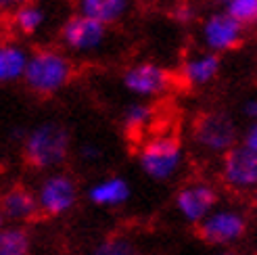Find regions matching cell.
<instances>
[{"instance_id":"ffe728a7","label":"cell","mask_w":257,"mask_h":255,"mask_svg":"<svg viewBox=\"0 0 257 255\" xmlns=\"http://www.w3.org/2000/svg\"><path fill=\"white\" fill-rule=\"evenodd\" d=\"M88 255H143L136 240L125 234H111L90 249Z\"/></svg>"},{"instance_id":"5b68a950","label":"cell","mask_w":257,"mask_h":255,"mask_svg":"<svg viewBox=\"0 0 257 255\" xmlns=\"http://www.w3.org/2000/svg\"><path fill=\"white\" fill-rule=\"evenodd\" d=\"M249 230L247 213L236 205H220L197 226V234L205 245L215 249H232Z\"/></svg>"},{"instance_id":"277c9868","label":"cell","mask_w":257,"mask_h":255,"mask_svg":"<svg viewBox=\"0 0 257 255\" xmlns=\"http://www.w3.org/2000/svg\"><path fill=\"white\" fill-rule=\"evenodd\" d=\"M80 195V182L75 180L73 174L65 170L44 174L36 186L38 207H40V215H44V218H65V215H69L78 207Z\"/></svg>"},{"instance_id":"5bb4252c","label":"cell","mask_w":257,"mask_h":255,"mask_svg":"<svg viewBox=\"0 0 257 255\" xmlns=\"http://www.w3.org/2000/svg\"><path fill=\"white\" fill-rule=\"evenodd\" d=\"M222 71V57L209 53V50H201V53L188 55L182 61L180 75L190 88H203L211 84Z\"/></svg>"},{"instance_id":"52a82bcc","label":"cell","mask_w":257,"mask_h":255,"mask_svg":"<svg viewBox=\"0 0 257 255\" xmlns=\"http://www.w3.org/2000/svg\"><path fill=\"white\" fill-rule=\"evenodd\" d=\"M220 207V190L207 180H190L174 195V209L188 226H199L207 215Z\"/></svg>"},{"instance_id":"e0dca14e","label":"cell","mask_w":257,"mask_h":255,"mask_svg":"<svg viewBox=\"0 0 257 255\" xmlns=\"http://www.w3.org/2000/svg\"><path fill=\"white\" fill-rule=\"evenodd\" d=\"M34 238L25 226L7 224L0 230V255H32Z\"/></svg>"},{"instance_id":"4316f807","label":"cell","mask_w":257,"mask_h":255,"mask_svg":"<svg viewBox=\"0 0 257 255\" xmlns=\"http://www.w3.org/2000/svg\"><path fill=\"white\" fill-rule=\"evenodd\" d=\"M211 255H242V253H238V251H234V249H217V251H213Z\"/></svg>"},{"instance_id":"7c38bea8","label":"cell","mask_w":257,"mask_h":255,"mask_svg":"<svg viewBox=\"0 0 257 255\" xmlns=\"http://www.w3.org/2000/svg\"><path fill=\"white\" fill-rule=\"evenodd\" d=\"M0 211H3L7 224H17L25 226L34 222L40 215L38 207L36 190L23 186V184H13L0 193Z\"/></svg>"},{"instance_id":"83f0119b","label":"cell","mask_w":257,"mask_h":255,"mask_svg":"<svg viewBox=\"0 0 257 255\" xmlns=\"http://www.w3.org/2000/svg\"><path fill=\"white\" fill-rule=\"evenodd\" d=\"M7 226V220H5V215H3V211H0V230Z\"/></svg>"},{"instance_id":"44dd1931","label":"cell","mask_w":257,"mask_h":255,"mask_svg":"<svg viewBox=\"0 0 257 255\" xmlns=\"http://www.w3.org/2000/svg\"><path fill=\"white\" fill-rule=\"evenodd\" d=\"M222 11L232 15L242 25H255L257 23V0H220Z\"/></svg>"},{"instance_id":"603a6c76","label":"cell","mask_w":257,"mask_h":255,"mask_svg":"<svg viewBox=\"0 0 257 255\" xmlns=\"http://www.w3.org/2000/svg\"><path fill=\"white\" fill-rule=\"evenodd\" d=\"M240 145L247 147L249 151L257 153V121H249V125L240 134Z\"/></svg>"},{"instance_id":"7a4b0ae2","label":"cell","mask_w":257,"mask_h":255,"mask_svg":"<svg viewBox=\"0 0 257 255\" xmlns=\"http://www.w3.org/2000/svg\"><path fill=\"white\" fill-rule=\"evenodd\" d=\"M73 73V61L63 50L44 46L30 55L23 84L36 96H55L71 84Z\"/></svg>"},{"instance_id":"d6986e66","label":"cell","mask_w":257,"mask_h":255,"mask_svg":"<svg viewBox=\"0 0 257 255\" xmlns=\"http://www.w3.org/2000/svg\"><path fill=\"white\" fill-rule=\"evenodd\" d=\"M44 23H46V11L36 3H28L13 13V25L23 36L38 34L44 28Z\"/></svg>"},{"instance_id":"30bf717a","label":"cell","mask_w":257,"mask_h":255,"mask_svg":"<svg viewBox=\"0 0 257 255\" xmlns=\"http://www.w3.org/2000/svg\"><path fill=\"white\" fill-rule=\"evenodd\" d=\"M121 86L136 98H159L172 88V73L155 61H138L121 73Z\"/></svg>"},{"instance_id":"4fadbf2b","label":"cell","mask_w":257,"mask_h":255,"mask_svg":"<svg viewBox=\"0 0 257 255\" xmlns=\"http://www.w3.org/2000/svg\"><path fill=\"white\" fill-rule=\"evenodd\" d=\"M86 199L90 205L98 209H117L132 199V184L125 176L119 174L102 176L88 186Z\"/></svg>"},{"instance_id":"cb8c5ba5","label":"cell","mask_w":257,"mask_h":255,"mask_svg":"<svg viewBox=\"0 0 257 255\" xmlns=\"http://www.w3.org/2000/svg\"><path fill=\"white\" fill-rule=\"evenodd\" d=\"M242 113H245V117L249 121H257V96H251L245 100V105H242Z\"/></svg>"},{"instance_id":"3957f363","label":"cell","mask_w":257,"mask_h":255,"mask_svg":"<svg viewBox=\"0 0 257 255\" xmlns=\"http://www.w3.org/2000/svg\"><path fill=\"white\" fill-rule=\"evenodd\" d=\"M136 163L149 180L170 182L184 168V147L172 134H153L138 147Z\"/></svg>"},{"instance_id":"ba28073f","label":"cell","mask_w":257,"mask_h":255,"mask_svg":"<svg viewBox=\"0 0 257 255\" xmlns=\"http://www.w3.org/2000/svg\"><path fill=\"white\" fill-rule=\"evenodd\" d=\"M220 180L232 193L253 195L257 190V153L240 143L230 149L220 161Z\"/></svg>"},{"instance_id":"6da1fadb","label":"cell","mask_w":257,"mask_h":255,"mask_svg":"<svg viewBox=\"0 0 257 255\" xmlns=\"http://www.w3.org/2000/svg\"><path fill=\"white\" fill-rule=\"evenodd\" d=\"M23 159L32 170L57 172L71 155V132L65 123L46 119L36 123L23 134Z\"/></svg>"},{"instance_id":"9a60e30c","label":"cell","mask_w":257,"mask_h":255,"mask_svg":"<svg viewBox=\"0 0 257 255\" xmlns=\"http://www.w3.org/2000/svg\"><path fill=\"white\" fill-rule=\"evenodd\" d=\"M30 55V50L15 40L0 42V86L23 82Z\"/></svg>"},{"instance_id":"8fae6325","label":"cell","mask_w":257,"mask_h":255,"mask_svg":"<svg viewBox=\"0 0 257 255\" xmlns=\"http://www.w3.org/2000/svg\"><path fill=\"white\" fill-rule=\"evenodd\" d=\"M242 38H245V25L222 9L209 13L201 23V42L205 50L220 57L238 48Z\"/></svg>"},{"instance_id":"484cf974","label":"cell","mask_w":257,"mask_h":255,"mask_svg":"<svg viewBox=\"0 0 257 255\" xmlns=\"http://www.w3.org/2000/svg\"><path fill=\"white\" fill-rule=\"evenodd\" d=\"M30 0H0V11H13L15 13L17 9H21L23 5H28Z\"/></svg>"},{"instance_id":"f1b7e54d","label":"cell","mask_w":257,"mask_h":255,"mask_svg":"<svg viewBox=\"0 0 257 255\" xmlns=\"http://www.w3.org/2000/svg\"><path fill=\"white\" fill-rule=\"evenodd\" d=\"M253 207L257 209V190H255V193H253Z\"/></svg>"},{"instance_id":"7402d4cb","label":"cell","mask_w":257,"mask_h":255,"mask_svg":"<svg viewBox=\"0 0 257 255\" xmlns=\"http://www.w3.org/2000/svg\"><path fill=\"white\" fill-rule=\"evenodd\" d=\"M78 155L82 161L86 163H94L102 157V149L96 145V143H84L80 149H78Z\"/></svg>"},{"instance_id":"8992f818","label":"cell","mask_w":257,"mask_h":255,"mask_svg":"<svg viewBox=\"0 0 257 255\" xmlns=\"http://www.w3.org/2000/svg\"><path fill=\"white\" fill-rule=\"evenodd\" d=\"M192 143L207 155L224 157L240 143V134L230 113L207 111L201 113L192 125Z\"/></svg>"},{"instance_id":"9c48e42d","label":"cell","mask_w":257,"mask_h":255,"mask_svg":"<svg viewBox=\"0 0 257 255\" xmlns=\"http://www.w3.org/2000/svg\"><path fill=\"white\" fill-rule=\"evenodd\" d=\"M59 38L63 46L71 50V53L88 55V53H96L98 48L105 46L109 38V28L82 15V13H73L71 17L63 21Z\"/></svg>"},{"instance_id":"2e32d148","label":"cell","mask_w":257,"mask_h":255,"mask_svg":"<svg viewBox=\"0 0 257 255\" xmlns=\"http://www.w3.org/2000/svg\"><path fill=\"white\" fill-rule=\"evenodd\" d=\"M132 7V0H78V13L102 25L121 21Z\"/></svg>"},{"instance_id":"d4e9b609","label":"cell","mask_w":257,"mask_h":255,"mask_svg":"<svg viewBox=\"0 0 257 255\" xmlns=\"http://www.w3.org/2000/svg\"><path fill=\"white\" fill-rule=\"evenodd\" d=\"M192 15H195V11H192V7H188L186 3H182L180 7L174 9V17H176L178 21H190Z\"/></svg>"},{"instance_id":"ac0fdd59","label":"cell","mask_w":257,"mask_h":255,"mask_svg":"<svg viewBox=\"0 0 257 255\" xmlns=\"http://www.w3.org/2000/svg\"><path fill=\"white\" fill-rule=\"evenodd\" d=\"M155 119V109L147 100H134L121 111V125L127 134H140Z\"/></svg>"}]
</instances>
